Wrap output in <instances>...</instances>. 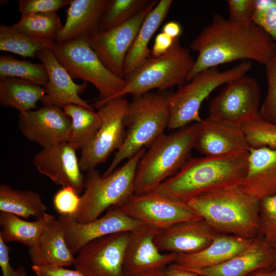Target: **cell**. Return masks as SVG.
Instances as JSON below:
<instances>
[{
    "instance_id": "cell-1",
    "label": "cell",
    "mask_w": 276,
    "mask_h": 276,
    "mask_svg": "<svg viewBox=\"0 0 276 276\" xmlns=\"http://www.w3.org/2000/svg\"><path fill=\"white\" fill-rule=\"evenodd\" d=\"M190 47L198 55L187 82L205 70L234 61L254 60L265 65L276 52V42L259 26L237 23L218 13Z\"/></svg>"
},
{
    "instance_id": "cell-2",
    "label": "cell",
    "mask_w": 276,
    "mask_h": 276,
    "mask_svg": "<svg viewBox=\"0 0 276 276\" xmlns=\"http://www.w3.org/2000/svg\"><path fill=\"white\" fill-rule=\"evenodd\" d=\"M248 152L189 159L154 192L170 199L187 203L205 193L240 187L247 172Z\"/></svg>"
},
{
    "instance_id": "cell-3",
    "label": "cell",
    "mask_w": 276,
    "mask_h": 276,
    "mask_svg": "<svg viewBox=\"0 0 276 276\" xmlns=\"http://www.w3.org/2000/svg\"><path fill=\"white\" fill-rule=\"evenodd\" d=\"M215 232L254 240L259 232V201L240 187L207 193L187 203Z\"/></svg>"
},
{
    "instance_id": "cell-4",
    "label": "cell",
    "mask_w": 276,
    "mask_h": 276,
    "mask_svg": "<svg viewBox=\"0 0 276 276\" xmlns=\"http://www.w3.org/2000/svg\"><path fill=\"white\" fill-rule=\"evenodd\" d=\"M171 93L148 92L134 97L128 103L124 120L125 139L103 175L111 173L123 160L149 147L164 134L169 121Z\"/></svg>"
},
{
    "instance_id": "cell-5",
    "label": "cell",
    "mask_w": 276,
    "mask_h": 276,
    "mask_svg": "<svg viewBox=\"0 0 276 276\" xmlns=\"http://www.w3.org/2000/svg\"><path fill=\"white\" fill-rule=\"evenodd\" d=\"M198 126L199 122L194 123L164 134L149 147L136 169L134 194L154 192L185 165L194 148Z\"/></svg>"
},
{
    "instance_id": "cell-6",
    "label": "cell",
    "mask_w": 276,
    "mask_h": 276,
    "mask_svg": "<svg viewBox=\"0 0 276 276\" xmlns=\"http://www.w3.org/2000/svg\"><path fill=\"white\" fill-rule=\"evenodd\" d=\"M145 152L146 149H142L108 175H100L95 169L87 172L78 210L70 218L79 223L90 222L106 210L122 203L134 194L136 169Z\"/></svg>"
},
{
    "instance_id": "cell-7",
    "label": "cell",
    "mask_w": 276,
    "mask_h": 276,
    "mask_svg": "<svg viewBox=\"0 0 276 276\" xmlns=\"http://www.w3.org/2000/svg\"><path fill=\"white\" fill-rule=\"evenodd\" d=\"M250 61H243L237 65L221 71L217 67L205 70L191 80L171 91L169 101L168 128L177 130L202 120L199 110L203 102L219 86L242 77L251 70Z\"/></svg>"
},
{
    "instance_id": "cell-8",
    "label": "cell",
    "mask_w": 276,
    "mask_h": 276,
    "mask_svg": "<svg viewBox=\"0 0 276 276\" xmlns=\"http://www.w3.org/2000/svg\"><path fill=\"white\" fill-rule=\"evenodd\" d=\"M59 62L73 79L92 84L99 92L94 106L98 109L114 99L125 87L127 80L109 71L85 38L55 43L52 49Z\"/></svg>"
},
{
    "instance_id": "cell-9",
    "label": "cell",
    "mask_w": 276,
    "mask_h": 276,
    "mask_svg": "<svg viewBox=\"0 0 276 276\" xmlns=\"http://www.w3.org/2000/svg\"><path fill=\"white\" fill-rule=\"evenodd\" d=\"M194 63L190 50L181 45L179 38L175 39L164 54L150 58L127 77L125 87L114 99L129 94L139 96L153 89L164 92L173 86H180L187 82Z\"/></svg>"
},
{
    "instance_id": "cell-10",
    "label": "cell",
    "mask_w": 276,
    "mask_h": 276,
    "mask_svg": "<svg viewBox=\"0 0 276 276\" xmlns=\"http://www.w3.org/2000/svg\"><path fill=\"white\" fill-rule=\"evenodd\" d=\"M128 103L125 97L118 98L97 109L101 123L91 141L81 150L79 164L82 171L95 169L120 148L125 137L124 120Z\"/></svg>"
},
{
    "instance_id": "cell-11",
    "label": "cell",
    "mask_w": 276,
    "mask_h": 276,
    "mask_svg": "<svg viewBox=\"0 0 276 276\" xmlns=\"http://www.w3.org/2000/svg\"><path fill=\"white\" fill-rule=\"evenodd\" d=\"M113 206L133 219L160 230L178 223L202 219L187 203L170 199L155 192L134 194Z\"/></svg>"
},
{
    "instance_id": "cell-12",
    "label": "cell",
    "mask_w": 276,
    "mask_h": 276,
    "mask_svg": "<svg viewBox=\"0 0 276 276\" xmlns=\"http://www.w3.org/2000/svg\"><path fill=\"white\" fill-rule=\"evenodd\" d=\"M261 95L256 79L244 75L227 83L221 93L211 100L208 117L238 125L260 114Z\"/></svg>"
},
{
    "instance_id": "cell-13",
    "label": "cell",
    "mask_w": 276,
    "mask_h": 276,
    "mask_svg": "<svg viewBox=\"0 0 276 276\" xmlns=\"http://www.w3.org/2000/svg\"><path fill=\"white\" fill-rule=\"evenodd\" d=\"M158 1L151 3L125 23L106 31H98L87 39L104 65L115 75L124 78L126 55L146 17Z\"/></svg>"
},
{
    "instance_id": "cell-14",
    "label": "cell",
    "mask_w": 276,
    "mask_h": 276,
    "mask_svg": "<svg viewBox=\"0 0 276 276\" xmlns=\"http://www.w3.org/2000/svg\"><path fill=\"white\" fill-rule=\"evenodd\" d=\"M130 232L94 239L77 252L74 266L84 276H125L123 264Z\"/></svg>"
},
{
    "instance_id": "cell-15",
    "label": "cell",
    "mask_w": 276,
    "mask_h": 276,
    "mask_svg": "<svg viewBox=\"0 0 276 276\" xmlns=\"http://www.w3.org/2000/svg\"><path fill=\"white\" fill-rule=\"evenodd\" d=\"M66 244L73 255L88 242L105 236L131 232L144 224L111 206L102 217L86 223H79L71 218L59 215Z\"/></svg>"
},
{
    "instance_id": "cell-16",
    "label": "cell",
    "mask_w": 276,
    "mask_h": 276,
    "mask_svg": "<svg viewBox=\"0 0 276 276\" xmlns=\"http://www.w3.org/2000/svg\"><path fill=\"white\" fill-rule=\"evenodd\" d=\"M72 121L63 109L53 106L19 112L18 126L24 136L42 148L68 142Z\"/></svg>"
},
{
    "instance_id": "cell-17",
    "label": "cell",
    "mask_w": 276,
    "mask_h": 276,
    "mask_svg": "<svg viewBox=\"0 0 276 276\" xmlns=\"http://www.w3.org/2000/svg\"><path fill=\"white\" fill-rule=\"evenodd\" d=\"M160 230L144 224L130 232L123 264L125 276L165 269L174 262L176 254L162 253L155 244L154 238Z\"/></svg>"
},
{
    "instance_id": "cell-18",
    "label": "cell",
    "mask_w": 276,
    "mask_h": 276,
    "mask_svg": "<svg viewBox=\"0 0 276 276\" xmlns=\"http://www.w3.org/2000/svg\"><path fill=\"white\" fill-rule=\"evenodd\" d=\"M76 151L68 142L42 148L35 155L33 164L55 184L72 187L79 194L84 189V176Z\"/></svg>"
},
{
    "instance_id": "cell-19",
    "label": "cell",
    "mask_w": 276,
    "mask_h": 276,
    "mask_svg": "<svg viewBox=\"0 0 276 276\" xmlns=\"http://www.w3.org/2000/svg\"><path fill=\"white\" fill-rule=\"evenodd\" d=\"M36 57L44 64L48 75V81L43 87L45 95L40 101L43 106L62 108L65 105L73 104L94 110L93 106L79 96L87 87V82L75 83L52 49H44L37 52Z\"/></svg>"
},
{
    "instance_id": "cell-20",
    "label": "cell",
    "mask_w": 276,
    "mask_h": 276,
    "mask_svg": "<svg viewBox=\"0 0 276 276\" xmlns=\"http://www.w3.org/2000/svg\"><path fill=\"white\" fill-rule=\"evenodd\" d=\"M194 148L204 156H213L249 151L251 148L239 125L208 117L199 122Z\"/></svg>"
},
{
    "instance_id": "cell-21",
    "label": "cell",
    "mask_w": 276,
    "mask_h": 276,
    "mask_svg": "<svg viewBox=\"0 0 276 276\" xmlns=\"http://www.w3.org/2000/svg\"><path fill=\"white\" fill-rule=\"evenodd\" d=\"M216 232L203 219L182 222L161 229L154 243L161 252L189 254L210 245Z\"/></svg>"
},
{
    "instance_id": "cell-22",
    "label": "cell",
    "mask_w": 276,
    "mask_h": 276,
    "mask_svg": "<svg viewBox=\"0 0 276 276\" xmlns=\"http://www.w3.org/2000/svg\"><path fill=\"white\" fill-rule=\"evenodd\" d=\"M275 252V248L258 236L246 249L220 264L203 268H182L201 276H247L260 269H271Z\"/></svg>"
},
{
    "instance_id": "cell-23",
    "label": "cell",
    "mask_w": 276,
    "mask_h": 276,
    "mask_svg": "<svg viewBox=\"0 0 276 276\" xmlns=\"http://www.w3.org/2000/svg\"><path fill=\"white\" fill-rule=\"evenodd\" d=\"M240 188L258 201L276 194V149L250 148Z\"/></svg>"
},
{
    "instance_id": "cell-24",
    "label": "cell",
    "mask_w": 276,
    "mask_h": 276,
    "mask_svg": "<svg viewBox=\"0 0 276 276\" xmlns=\"http://www.w3.org/2000/svg\"><path fill=\"white\" fill-rule=\"evenodd\" d=\"M110 0H72L66 21L55 40L60 44L78 38L87 39L99 31L101 19Z\"/></svg>"
},
{
    "instance_id": "cell-25",
    "label": "cell",
    "mask_w": 276,
    "mask_h": 276,
    "mask_svg": "<svg viewBox=\"0 0 276 276\" xmlns=\"http://www.w3.org/2000/svg\"><path fill=\"white\" fill-rule=\"evenodd\" d=\"M254 240L224 234H216L212 243L195 253L177 254L173 263L187 269H198L220 264L243 251Z\"/></svg>"
},
{
    "instance_id": "cell-26",
    "label": "cell",
    "mask_w": 276,
    "mask_h": 276,
    "mask_svg": "<svg viewBox=\"0 0 276 276\" xmlns=\"http://www.w3.org/2000/svg\"><path fill=\"white\" fill-rule=\"evenodd\" d=\"M30 258L36 266L68 267L75 258L68 247L62 224L55 219L44 230L36 244L29 248Z\"/></svg>"
},
{
    "instance_id": "cell-27",
    "label": "cell",
    "mask_w": 276,
    "mask_h": 276,
    "mask_svg": "<svg viewBox=\"0 0 276 276\" xmlns=\"http://www.w3.org/2000/svg\"><path fill=\"white\" fill-rule=\"evenodd\" d=\"M173 3L172 0H160L149 12L129 49L124 62L123 77L125 79L150 58L148 44L164 21Z\"/></svg>"
},
{
    "instance_id": "cell-28",
    "label": "cell",
    "mask_w": 276,
    "mask_h": 276,
    "mask_svg": "<svg viewBox=\"0 0 276 276\" xmlns=\"http://www.w3.org/2000/svg\"><path fill=\"white\" fill-rule=\"evenodd\" d=\"M56 218L45 213L33 221H28L11 213L0 212V238L7 243L19 242L29 248L34 246Z\"/></svg>"
},
{
    "instance_id": "cell-29",
    "label": "cell",
    "mask_w": 276,
    "mask_h": 276,
    "mask_svg": "<svg viewBox=\"0 0 276 276\" xmlns=\"http://www.w3.org/2000/svg\"><path fill=\"white\" fill-rule=\"evenodd\" d=\"M45 95L44 88L17 78H0V104L24 112L37 109L36 103Z\"/></svg>"
},
{
    "instance_id": "cell-30",
    "label": "cell",
    "mask_w": 276,
    "mask_h": 276,
    "mask_svg": "<svg viewBox=\"0 0 276 276\" xmlns=\"http://www.w3.org/2000/svg\"><path fill=\"white\" fill-rule=\"evenodd\" d=\"M47 206L40 195L31 190H17L9 185L0 186V211L28 218H38L46 213Z\"/></svg>"
},
{
    "instance_id": "cell-31",
    "label": "cell",
    "mask_w": 276,
    "mask_h": 276,
    "mask_svg": "<svg viewBox=\"0 0 276 276\" xmlns=\"http://www.w3.org/2000/svg\"><path fill=\"white\" fill-rule=\"evenodd\" d=\"M62 109L72 121L68 143L76 150H82L100 127L101 117L97 112L76 105H65Z\"/></svg>"
},
{
    "instance_id": "cell-32",
    "label": "cell",
    "mask_w": 276,
    "mask_h": 276,
    "mask_svg": "<svg viewBox=\"0 0 276 276\" xmlns=\"http://www.w3.org/2000/svg\"><path fill=\"white\" fill-rule=\"evenodd\" d=\"M55 41L33 37L17 32L11 26L0 25V50L13 53L24 57H36V54L46 48L53 49Z\"/></svg>"
},
{
    "instance_id": "cell-33",
    "label": "cell",
    "mask_w": 276,
    "mask_h": 276,
    "mask_svg": "<svg viewBox=\"0 0 276 276\" xmlns=\"http://www.w3.org/2000/svg\"><path fill=\"white\" fill-rule=\"evenodd\" d=\"M11 26L17 32L30 36L54 41L63 27L56 13L21 16L17 23Z\"/></svg>"
},
{
    "instance_id": "cell-34",
    "label": "cell",
    "mask_w": 276,
    "mask_h": 276,
    "mask_svg": "<svg viewBox=\"0 0 276 276\" xmlns=\"http://www.w3.org/2000/svg\"><path fill=\"white\" fill-rule=\"evenodd\" d=\"M17 78L44 87L48 81L43 63L20 60L11 56H0V78Z\"/></svg>"
},
{
    "instance_id": "cell-35",
    "label": "cell",
    "mask_w": 276,
    "mask_h": 276,
    "mask_svg": "<svg viewBox=\"0 0 276 276\" xmlns=\"http://www.w3.org/2000/svg\"><path fill=\"white\" fill-rule=\"evenodd\" d=\"M149 0H110L99 25V31H106L128 21L149 5Z\"/></svg>"
},
{
    "instance_id": "cell-36",
    "label": "cell",
    "mask_w": 276,
    "mask_h": 276,
    "mask_svg": "<svg viewBox=\"0 0 276 276\" xmlns=\"http://www.w3.org/2000/svg\"><path fill=\"white\" fill-rule=\"evenodd\" d=\"M238 125L245 133L251 148L276 149V124L262 119L260 114L247 119Z\"/></svg>"
},
{
    "instance_id": "cell-37",
    "label": "cell",
    "mask_w": 276,
    "mask_h": 276,
    "mask_svg": "<svg viewBox=\"0 0 276 276\" xmlns=\"http://www.w3.org/2000/svg\"><path fill=\"white\" fill-rule=\"evenodd\" d=\"M259 235L268 245L276 247V194L259 201Z\"/></svg>"
},
{
    "instance_id": "cell-38",
    "label": "cell",
    "mask_w": 276,
    "mask_h": 276,
    "mask_svg": "<svg viewBox=\"0 0 276 276\" xmlns=\"http://www.w3.org/2000/svg\"><path fill=\"white\" fill-rule=\"evenodd\" d=\"M264 65L267 90L260 106V116L264 120L276 124V52Z\"/></svg>"
},
{
    "instance_id": "cell-39",
    "label": "cell",
    "mask_w": 276,
    "mask_h": 276,
    "mask_svg": "<svg viewBox=\"0 0 276 276\" xmlns=\"http://www.w3.org/2000/svg\"><path fill=\"white\" fill-rule=\"evenodd\" d=\"M252 22L261 28L276 42V0H256Z\"/></svg>"
},
{
    "instance_id": "cell-40",
    "label": "cell",
    "mask_w": 276,
    "mask_h": 276,
    "mask_svg": "<svg viewBox=\"0 0 276 276\" xmlns=\"http://www.w3.org/2000/svg\"><path fill=\"white\" fill-rule=\"evenodd\" d=\"M80 202V197L72 187L62 188L54 195L53 204L61 216L73 217L77 213Z\"/></svg>"
},
{
    "instance_id": "cell-41",
    "label": "cell",
    "mask_w": 276,
    "mask_h": 276,
    "mask_svg": "<svg viewBox=\"0 0 276 276\" xmlns=\"http://www.w3.org/2000/svg\"><path fill=\"white\" fill-rule=\"evenodd\" d=\"M72 0H19L18 11L21 16L36 13H56L69 6Z\"/></svg>"
},
{
    "instance_id": "cell-42",
    "label": "cell",
    "mask_w": 276,
    "mask_h": 276,
    "mask_svg": "<svg viewBox=\"0 0 276 276\" xmlns=\"http://www.w3.org/2000/svg\"><path fill=\"white\" fill-rule=\"evenodd\" d=\"M229 17L230 20L241 24L252 22L256 0H228Z\"/></svg>"
},
{
    "instance_id": "cell-43",
    "label": "cell",
    "mask_w": 276,
    "mask_h": 276,
    "mask_svg": "<svg viewBox=\"0 0 276 276\" xmlns=\"http://www.w3.org/2000/svg\"><path fill=\"white\" fill-rule=\"evenodd\" d=\"M10 247L0 238V267L2 276H28L24 267L18 266L13 268L10 263Z\"/></svg>"
},
{
    "instance_id": "cell-44",
    "label": "cell",
    "mask_w": 276,
    "mask_h": 276,
    "mask_svg": "<svg viewBox=\"0 0 276 276\" xmlns=\"http://www.w3.org/2000/svg\"><path fill=\"white\" fill-rule=\"evenodd\" d=\"M31 268L36 276H84L76 269L64 267L32 265Z\"/></svg>"
},
{
    "instance_id": "cell-45",
    "label": "cell",
    "mask_w": 276,
    "mask_h": 276,
    "mask_svg": "<svg viewBox=\"0 0 276 276\" xmlns=\"http://www.w3.org/2000/svg\"><path fill=\"white\" fill-rule=\"evenodd\" d=\"M174 40L163 32L158 34L151 50L152 57H158L164 54L171 48Z\"/></svg>"
},
{
    "instance_id": "cell-46",
    "label": "cell",
    "mask_w": 276,
    "mask_h": 276,
    "mask_svg": "<svg viewBox=\"0 0 276 276\" xmlns=\"http://www.w3.org/2000/svg\"><path fill=\"white\" fill-rule=\"evenodd\" d=\"M162 31V32L174 40L179 38L182 32V28L179 22L171 21L164 25Z\"/></svg>"
},
{
    "instance_id": "cell-47",
    "label": "cell",
    "mask_w": 276,
    "mask_h": 276,
    "mask_svg": "<svg viewBox=\"0 0 276 276\" xmlns=\"http://www.w3.org/2000/svg\"><path fill=\"white\" fill-rule=\"evenodd\" d=\"M165 271L167 276H201L192 271L177 266L173 263L167 266Z\"/></svg>"
},
{
    "instance_id": "cell-48",
    "label": "cell",
    "mask_w": 276,
    "mask_h": 276,
    "mask_svg": "<svg viewBox=\"0 0 276 276\" xmlns=\"http://www.w3.org/2000/svg\"><path fill=\"white\" fill-rule=\"evenodd\" d=\"M247 276H276V269H262L254 271Z\"/></svg>"
},
{
    "instance_id": "cell-49",
    "label": "cell",
    "mask_w": 276,
    "mask_h": 276,
    "mask_svg": "<svg viewBox=\"0 0 276 276\" xmlns=\"http://www.w3.org/2000/svg\"><path fill=\"white\" fill-rule=\"evenodd\" d=\"M165 269H154L130 276H167L165 273Z\"/></svg>"
},
{
    "instance_id": "cell-50",
    "label": "cell",
    "mask_w": 276,
    "mask_h": 276,
    "mask_svg": "<svg viewBox=\"0 0 276 276\" xmlns=\"http://www.w3.org/2000/svg\"><path fill=\"white\" fill-rule=\"evenodd\" d=\"M274 248L276 249V247H275ZM276 269V252H275V259H274V263H273V266L272 267L271 269Z\"/></svg>"
}]
</instances>
